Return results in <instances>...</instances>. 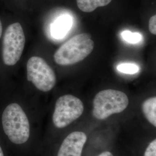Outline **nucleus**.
Instances as JSON below:
<instances>
[{
    "mask_svg": "<svg viewBox=\"0 0 156 156\" xmlns=\"http://www.w3.org/2000/svg\"><path fill=\"white\" fill-rule=\"evenodd\" d=\"M83 111V104L79 98L73 95H62L56 101L53 122L57 128H64L78 119Z\"/></svg>",
    "mask_w": 156,
    "mask_h": 156,
    "instance_id": "obj_5",
    "label": "nucleus"
},
{
    "mask_svg": "<svg viewBox=\"0 0 156 156\" xmlns=\"http://www.w3.org/2000/svg\"><path fill=\"white\" fill-rule=\"evenodd\" d=\"M25 42L23 29L19 23H13L6 28L2 41V59L5 65L12 66L19 61Z\"/></svg>",
    "mask_w": 156,
    "mask_h": 156,
    "instance_id": "obj_4",
    "label": "nucleus"
},
{
    "mask_svg": "<svg viewBox=\"0 0 156 156\" xmlns=\"http://www.w3.org/2000/svg\"><path fill=\"white\" fill-rule=\"evenodd\" d=\"M72 26V20L69 16L64 15L58 17L51 26V34L55 38L64 37Z\"/></svg>",
    "mask_w": 156,
    "mask_h": 156,
    "instance_id": "obj_8",
    "label": "nucleus"
},
{
    "mask_svg": "<svg viewBox=\"0 0 156 156\" xmlns=\"http://www.w3.org/2000/svg\"><path fill=\"white\" fill-rule=\"evenodd\" d=\"M128 103L127 95L121 91L102 90L94 98L93 115L97 119L105 120L113 114L124 111Z\"/></svg>",
    "mask_w": 156,
    "mask_h": 156,
    "instance_id": "obj_3",
    "label": "nucleus"
},
{
    "mask_svg": "<svg viewBox=\"0 0 156 156\" xmlns=\"http://www.w3.org/2000/svg\"><path fill=\"white\" fill-rule=\"evenodd\" d=\"M122 38L124 41L130 44H136L141 40V35L137 33H132L129 31H124L122 33Z\"/></svg>",
    "mask_w": 156,
    "mask_h": 156,
    "instance_id": "obj_12",
    "label": "nucleus"
},
{
    "mask_svg": "<svg viewBox=\"0 0 156 156\" xmlns=\"http://www.w3.org/2000/svg\"><path fill=\"white\" fill-rule=\"evenodd\" d=\"M0 156H4L3 151L2 150V148L1 147V146H0Z\"/></svg>",
    "mask_w": 156,
    "mask_h": 156,
    "instance_id": "obj_17",
    "label": "nucleus"
},
{
    "mask_svg": "<svg viewBox=\"0 0 156 156\" xmlns=\"http://www.w3.org/2000/svg\"><path fill=\"white\" fill-rule=\"evenodd\" d=\"M149 29L151 33L156 34V16L154 15L151 17L149 22Z\"/></svg>",
    "mask_w": 156,
    "mask_h": 156,
    "instance_id": "obj_14",
    "label": "nucleus"
},
{
    "mask_svg": "<svg viewBox=\"0 0 156 156\" xmlns=\"http://www.w3.org/2000/svg\"><path fill=\"white\" fill-rule=\"evenodd\" d=\"M2 33V23H1V20H0V38L1 37Z\"/></svg>",
    "mask_w": 156,
    "mask_h": 156,
    "instance_id": "obj_16",
    "label": "nucleus"
},
{
    "mask_svg": "<svg viewBox=\"0 0 156 156\" xmlns=\"http://www.w3.org/2000/svg\"><path fill=\"white\" fill-rule=\"evenodd\" d=\"M144 156H156V140H153L147 146Z\"/></svg>",
    "mask_w": 156,
    "mask_h": 156,
    "instance_id": "obj_13",
    "label": "nucleus"
},
{
    "mask_svg": "<svg viewBox=\"0 0 156 156\" xmlns=\"http://www.w3.org/2000/svg\"><path fill=\"white\" fill-rule=\"evenodd\" d=\"M117 70L121 73L127 74H134L138 73L140 70L139 67L136 64L131 63H123L119 65Z\"/></svg>",
    "mask_w": 156,
    "mask_h": 156,
    "instance_id": "obj_11",
    "label": "nucleus"
},
{
    "mask_svg": "<svg viewBox=\"0 0 156 156\" xmlns=\"http://www.w3.org/2000/svg\"><path fill=\"white\" fill-rule=\"evenodd\" d=\"M87 140L84 133L75 131L69 134L62 142L57 156H81Z\"/></svg>",
    "mask_w": 156,
    "mask_h": 156,
    "instance_id": "obj_7",
    "label": "nucleus"
},
{
    "mask_svg": "<svg viewBox=\"0 0 156 156\" xmlns=\"http://www.w3.org/2000/svg\"><path fill=\"white\" fill-rule=\"evenodd\" d=\"M112 0H76L78 8L84 12L94 11L98 7L108 5Z\"/></svg>",
    "mask_w": 156,
    "mask_h": 156,
    "instance_id": "obj_10",
    "label": "nucleus"
},
{
    "mask_svg": "<svg viewBox=\"0 0 156 156\" xmlns=\"http://www.w3.org/2000/svg\"><path fill=\"white\" fill-rule=\"evenodd\" d=\"M144 116L149 122L156 126V97H152L145 100L142 105Z\"/></svg>",
    "mask_w": 156,
    "mask_h": 156,
    "instance_id": "obj_9",
    "label": "nucleus"
},
{
    "mask_svg": "<svg viewBox=\"0 0 156 156\" xmlns=\"http://www.w3.org/2000/svg\"><path fill=\"white\" fill-rule=\"evenodd\" d=\"M27 76L28 81L44 92L49 91L56 85V75L54 71L44 58L38 56H34L28 60Z\"/></svg>",
    "mask_w": 156,
    "mask_h": 156,
    "instance_id": "obj_6",
    "label": "nucleus"
},
{
    "mask_svg": "<svg viewBox=\"0 0 156 156\" xmlns=\"http://www.w3.org/2000/svg\"><path fill=\"white\" fill-rule=\"evenodd\" d=\"M94 47L89 33L78 34L62 45L54 55V60L60 66L73 65L85 59Z\"/></svg>",
    "mask_w": 156,
    "mask_h": 156,
    "instance_id": "obj_2",
    "label": "nucleus"
},
{
    "mask_svg": "<svg viewBox=\"0 0 156 156\" xmlns=\"http://www.w3.org/2000/svg\"><path fill=\"white\" fill-rule=\"evenodd\" d=\"M2 125L5 134L12 143L21 145L29 139L30 127L28 117L16 103L6 107L2 115Z\"/></svg>",
    "mask_w": 156,
    "mask_h": 156,
    "instance_id": "obj_1",
    "label": "nucleus"
},
{
    "mask_svg": "<svg viewBox=\"0 0 156 156\" xmlns=\"http://www.w3.org/2000/svg\"><path fill=\"white\" fill-rule=\"evenodd\" d=\"M113 156V155L112 154V153H111L110 151H105V152L102 153L99 156Z\"/></svg>",
    "mask_w": 156,
    "mask_h": 156,
    "instance_id": "obj_15",
    "label": "nucleus"
}]
</instances>
